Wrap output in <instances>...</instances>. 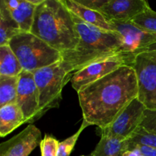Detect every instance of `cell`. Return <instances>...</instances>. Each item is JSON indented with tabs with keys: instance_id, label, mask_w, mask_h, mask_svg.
I'll return each mask as SVG.
<instances>
[{
	"instance_id": "1",
	"label": "cell",
	"mask_w": 156,
	"mask_h": 156,
	"mask_svg": "<svg viewBox=\"0 0 156 156\" xmlns=\"http://www.w3.org/2000/svg\"><path fill=\"white\" fill-rule=\"evenodd\" d=\"M133 68L125 65L78 92L83 120L98 129L109 126L120 111L138 97Z\"/></svg>"
},
{
	"instance_id": "2",
	"label": "cell",
	"mask_w": 156,
	"mask_h": 156,
	"mask_svg": "<svg viewBox=\"0 0 156 156\" xmlns=\"http://www.w3.org/2000/svg\"><path fill=\"white\" fill-rule=\"evenodd\" d=\"M72 15L79 42L74 50L66 52L62 56L73 73L103 58L123 53L120 34L91 25L73 13Z\"/></svg>"
},
{
	"instance_id": "3",
	"label": "cell",
	"mask_w": 156,
	"mask_h": 156,
	"mask_svg": "<svg viewBox=\"0 0 156 156\" xmlns=\"http://www.w3.org/2000/svg\"><path fill=\"white\" fill-rule=\"evenodd\" d=\"M30 33L62 54L79 42L73 15L62 0H44L37 7Z\"/></svg>"
},
{
	"instance_id": "4",
	"label": "cell",
	"mask_w": 156,
	"mask_h": 156,
	"mask_svg": "<svg viewBox=\"0 0 156 156\" xmlns=\"http://www.w3.org/2000/svg\"><path fill=\"white\" fill-rule=\"evenodd\" d=\"M33 73L39 91V120L50 110L59 108L62 88L71 81L74 73L62 59Z\"/></svg>"
},
{
	"instance_id": "5",
	"label": "cell",
	"mask_w": 156,
	"mask_h": 156,
	"mask_svg": "<svg viewBox=\"0 0 156 156\" xmlns=\"http://www.w3.org/2000/svg\"><path fill=\"white\" fill-rule=\"evenodd\" d=\"M9 45L23 70L29 73L53 65L62 59V53L30 32L18 34L9 41Z\"/></svg>"
},
{
	"instance_id": "6",
	"label": "cell",
	"mask_w": 156,
	"mask_h": 156,
	"mask_svg": "<svg viewBox=\"0 0 156 156\" xmlns=\"http://www.w3.org/2000/svg\"><path fill=\"white\" fill-rule=\"evenodd\" d=\"M131 66L138 82V98L146 109L156 110V56L148 50L135 55Z\"/></svg>"
},
{
	"instance_id": "7",
	"label": "cell",
	"mask_w": 156,
	"mask_h": 156,
	"mask_svg": "<svg viewBox=\"0 0 156 156\" xmlns=\"http://www.w3.org/2000/svg\"><path fill=\"white\" fill-rule=\"evenodd\" d=\"M134 56L133 54L119 53L95 61L74 73L71 79L72 86L78 93L84 87L105 77L119 67L130 65Z\"/></svg>"
},
{
	"instance_id": "8",
	"label": "cell",
	"mask_w": 156,
	"mask_h": 156,
	"mask_svg": "<svg viewBox=\"0 0 156 156\" xmlns=\"http://www.w3.org/2000/svg\"><path fill=\"white\" fill-rule=\"evenodd\" d=\"M146 109L143 102L136 98L120 111L109 126L98 129L101 136H107L122 141L128 140L140 126Z\"/></svg>"
},
{
	"instance_id": "9",
	"label": "cell",
	"mask_w": 156,
	"mask_h": 156,
	"mask_svg": "<svg viewBox=\"0 0 156 156\" xmlns=\"http://www.w3.org/2000/svg\"><path fill=\"white\" fill-rule=\"evenodd\" d=\"M123 41V53L136 55L156 43V34L142 30L131 21H109Z\"/></svg>"
},
{
	"instance_id": "10",
	"label": "cell",
	"mask_w": 156,
	"mask_h": 156,
	"mask_svg": "<svg viewBox=\"0 0 156 156\" xmlns=\"http://www.w3.org/2000/svg\"><path fill=\"white\" fill-rule=\"evenodd\" d=\"M16 104L24 114L26 123L30 124L38 120L39 91L33 73L23 70L19 75Z\"/></svg>"
},
{
	"instance_id": "11",
	"label": "cell",
	"mask_w": 156,
	"mask_h": 156,
	"mask_svg": "<svg viewBox=\"0 0 156 156\" xmlns=\"http://www.w3.org/2000/svg\"><path fill=\"white\" fill-rule=\"evenodd\" d=\"M41 130L30 124L21 133L0 145V156H28L42 141Z\"/></svg>"
},
{
	"instance_id": "12",
	"label": "cell",
	"mask_w": 156,
	"mask_h": 156,
	"mask_svg": "<svg viewBox=\"0 0 156 156\" xmlns=\"http://www.w3.org/2000/svg\"><path fill=\"white\" fill-rule=\"evenodd\" d=\"M149 5L146 0H106L99 12L108 21H128Z\"/></svg>"
},
{
	"instance_id": "13",
	"label": "cell",
	"mask_w": 156,
	"mask_h": 156,
	"mask_svg": "<svg viewBox=\"0 0 156 156\" xmlns=\"http://www.w3.org/2000/svg\"><path fill=\"white\" fill-rule=\"evenodd\" d=\"M67 9L88 24L94 25L102 30L115 32L110 21L105 15L98 11L92 10L82 5L79 4L76 0H62Z\"/></svg>"
},
{
	"instance_id": "14",
	"label": "cell",
	"mask_w": 156,
	"mask_h": 156,
	"mask_svg": "<svg viewBox=\"0 0 156 156\" xmlns=\"http://www.w3.org/2000/svg\"><path fill=\"white\" fill-rule=\"evenodd\" d=\"M26 123L24 114L20 107L15 104L5 105L0 108V136L5 137Z\"/></svg>"
},
{
	"instance_id": "15",
	"label": "cell",
	"mask_w": 156,
	"mask_h": 156,
	"mask_svg": "<svg viewBox=\"0 0 156 156\" xmlns=\"http://www.w3.org/2000/svg\"><path fill=\"white\" fill-rule=\"evenodd\" d=\"M21 33L19 25L12 17L4 0L0 2V46L9 45V41Z\"/></svg>"
},
{
	"instance_id": "16",
	"label": "cell",
	"mask_w": 156,
	"mask_h": 156,
	"mask_svg": "<svg viewBox=\"0 0 156 156\" xmlns=\"http://www.w3.org/2000/svg\"><path fill=\"white\" fill-rule=\"evenodd\" d=\"M37 7V6L33 4L30 0H21L18 7L11 12L13 18L19 25L21 32H30Z\"/></svg>"
},
{
	"instance_id": "17",
	"label": "cell",
	"mask_w": 156,
	"mask_h": 156,
	"mask_svg": "<svg viewBox=\"0 0 156 156\" xmlns=\"http://www.w3.org/2000/svg\"><path fill=\"white\" fill-rule=\"evenodd\" d=\"M23 69L9 45L0 46V76H19Z\"/></svg>"
},
{
	"instance_id": "18",
	"label": "cell",
	"mask_w": 156,
	"mask_h": 156,
	"mask_svg": "<svg viewBox=\"0 0 156 156\" xmlns=\"http://www.w3.org/2000/svg\"><path fill=\"white\" fill-rule=\"evenodd\" d=\"M19 76H0V108L16 103Z\"/></svg>"
},
{
	"instance_id": "19",
	"label": "cell",
	"mask_w": 156,
	"mask_h": 156,
	"mask_svg": "<svg viewBox=\"0 0 156 156\" xmlns=\"http://www.w3.org/2000/svg\"><path fill=\"white\" fill-rule=\"evenodd\" d=\"M124 152V141L107 136H101L93 151L95 156H122Z\"/></svg>"
},
{
	"instance_id": "20",
	"label": "cell",
	"mask_w": 156,
	"mask_h": 156,
	"mask_svg": "<svg viewBox=\"0 0 156 156\" xmlns=\"http://www.w3.org/2000/svg\"><path fill=\"white\" fill-rule=\"evenodd\" d=\"M133 23L142 30L152 34H156V12L149 5L143 12L131 20Z\"/></svg>"
},
{
	"instance_id": "21",
	"label": "cell",
	"mask_w": 156,
	"mask_h": 156,
	"mask_svg": "<svg viewBox=\"0 0 156 156\" xmlns=\"http://www.w3.org/2000/svg\"><path fill=\"white\" fill-rule=\"evenodd\" d=\"M88 126H90V125L83 120V122H82V125H81V127L79 128V129L76 133L73 134V136H71L69 138L66 139L63 141L59 142V146H58L57 156H69L71 152L74 149L76 143L80 134Z\"/></svg>"
},
{
	"instance_id": "22",
	"label": "cell",
	"mask_w": 156,
	"mask_h": 156,
	"mask_svg": "<svg viewBox=\"0 0 156 156\" xmlns=\"http://www.w3.org/2000/svg\"><path fill=\"white\" fill-rule=\"evenodd\" d=\"M126 141L129 143L144 145L156 148V133H151L139 126Z\"/></svg>"
},
{
	"instance_id": "23",
	"label": "cell",
	"mask_w": 156,
	"mask_h": 156,
	"mask_svg": "<svg viewBox=\"0 0 156 156\" xmlns=\"http://www.w3.org/2000/svg\"><path fill=\"white\" fill-rule=\"evenodd\" d=\"M59 143L56 138L51 136H44L40 144L41 156H57Z\"/></svg>"
},
{
	"instance_id": "24",
	"label": "cell",
	"mask_w": 156,
	"mask_h": 156,
	"mask_svg": "<svg viewBox=\"0 0 156 156\" xmlns=\"http://www.w3.org/2000/svg\"><path fill=\"white\" fill-rule=\"evenodd\" d=\"M140 127L151 133H156V110H145Z\"/></svg>"
},
{
	"instance_id": "25",
	"label": "cell",
	"mask_w": 156,
	"mask_h": 156,
	"mask_svg": "<svg viewBox=\"0 0 156 156\" xmlns=\"http://www.w3.org/2000/svg\"><path fill=\"white\" fill-rule=\"evenodd\" d=\"M130 150H137L142 155L145 156H156V148L151 147L149 146H144V145L129 143L126 140H125L124 151L126 152V151Z\"/></svg>"
},
{
	"instance_id": "26",
	"label": "cell",
	"mask_w": 156,
	"mask_h": 156,
	"mask_svg": "<svg viewBox=\"0 0 156 156\" xmlns=\"http://www.w3.org/2000/svg\"><path fill=\"white\" fill-rule=\"evenodd\" d=\"M79 4L92 10L98 11L105 3L106 0H76Z\"/></svg>"
},
{
	"instance_id": "27",
	"label": "cell",
	"mask_w": 156,
	"mask_h": 156,
	"mask_svg": "<svg viewBox=\"0 0 156 156\" xmlns=\"http://www.w3.org/2000/svg\"><path fill=\"white\" fill-rule=\"evenodd\" d=\"M4 1L7 8L11 12L15 10L21 2V0H4Z\"/></svg>"
},
{
	"instance_id": "28",
	"label": "cell",
	"mask_w": 156,
	"mask_h": 156,
	"mask_svg": "<svg viewBox=\"0 0 156 156\" xmlns=\"http://www.w3.org/2000/svg\"><path fill=\"white\" fill-rule=\"evenodd\" d=\"M122 156H143V155L137 150H130V151H126L125 152H123Z\"/></svg>"
},
{
	"instance_id": "29",
	"label": "cell",
	"mask_w": 156,
	"mask_h": 156,
	"mask_svg": "<svg viewBox=\"0 0 156 156\" xmlns=\"http://www.w3.org/2000/svg\"><path fill=\"white\" fill-rule=\"evenodd\" d=\"M145 50H148V51L152 52V53H153L154 54H155L156 56V43H155V44H152V45L149 46V47H147V48H146ZM145 50H144V51H145Z\"/></svg>"
},
{
	"instance_id": "30",
	"label": "cell",
	"mask_w": 156,
	"mask_h": 156,
	"mask_svg": "<svg viewBox=\"0 0 156 156\" xmlns=\"http://www.w3.org/2000/svg\"><path fill=\"white\" fill-rule=\"evenodd\" d=\"M82 156H95L94 155V152H91V153H90L89 155H82Z\"/></svg>"
},
{
	"instance_id": "31",
	"label": "cell",
	"mask_w": 156,
	"mask_h": 156,
	"mask_svg": "<svg viewBox=\"0 0 156 156\" xmlns=\"http://www.w3.org/2000/svg\"><path fill=\"white\" fill-rule=\"evenodd\" d=\"M143 156H145V155H143Z\"/></svg>"
}]
</instances>
